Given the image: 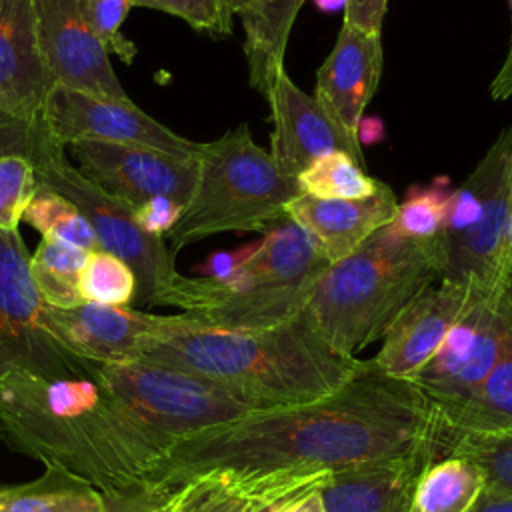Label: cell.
<instances>
[{
    "mask_svg": "<svg viewBox=\"0 0 512 512\" xmlns=\"http://www.w3.org/2000/svg\"><path fill=\"white\" fill-rule=\"evenodd\" d=\"M442 454L438 424L412 382L358 368L330 394L292 406L262 408L174 442L148 482L178 488L200 476L290 480Z\"/></svg>",
    "mask_w": 512,
    "mask_h": 512,
    "instance_id": "cell-1",
    "label": "cell"
},
{
    "mask_svg": "<svg viewBox=\"0 0 512 512\" xmlns=\"http://www.w3.org/2000/svg\"><path fill=\"white\" fill-rule=\"evenodd\" d=\"M0 440L100 492L146 480L160 460V450L92 372L74 378L8 372L0 378Z\"/></svg>",
    "mask_w": 512,
    "mask_h": 512,
    "instance_id": "cell-2",
    "label": "cell"
},
{
    "mask_svg": "<svg viewBox=\"0 0 512 512\" xmlns=\"http://www.w3.org/2000/svg\"><path fill=\"white\" fill-rule=\"evenodd\" d=\"M142 358L218 382L258 410L326 396L360 364V358L336 354L306 310L272 328H228L184 312L162 314Z\"/></svg>",
    "mask_w": 512,
    "mask_h": 512,
    "instance_id": "cell-3",
    "label": "cell"
},
{
    "mask_svg": "<svg viewBox=\"0 0 512 512\" xmlns=\"http://www.w3.org/2000/svg\"><path fill=\"white\" fill-rule=\"evenodd\" d=\"M444 242L412 240L380 228L352 254L326 266L316 278L306 314L336 352H356L382 340L394 318L434 280H440Z\"/></svg>",
    "mask_w": 512,
    "mask_h": 512,
    "instance_id": "cell-4",
    "label": "cell"
},
{
    "mask_svg": "<svg viewBox=\"0 0 512 512\" xmlns=\"http://www.w3.org/2000/svg\"><path fill=\"white\" fill-rule=\"evenodd\" d=\"M30 162L42 184L72 200L88 218L98 248L124 260L136 276L134 304L172 306L184 314L206 310L218 296L220 284L200 276H184L174 264V250L164 238L148 234L136 220L134 208L110 196L82 176L50 134L46 120L38 124Z\"/></svg>",
    "mask_w": 512,
    "mask_h": 512,
    "instance_id": "cell-5",
    "label": "cell"
},
{
    "mask_svg": "<svg viewBox=\"0 0 512 512\" xmlns=\"http://www.w3.org/2000/svg\"><path fill=\"white\" fill-rule=\"evenodd\" d=\"M300 194L298 180L278 170L270 150L242 122L212 142H200L198 180L168 232L170 246L180 250L222 232H268Z\"/></svg>",
    "mask_w": 512,
    "mask_h": 512,
    "instance_id": "cell-6",
    "label": "cell"
},
{
    "mask_svg": "<svg viewBox=\"0 0 512 512\" xmlns=\"http://www.w3.org/2000/svg\"><path fill=\"white\" fill-rule=\"evenodd\" d=\"M92 376L152 440L160 456L182 438L258 410L218 382L146 358L94 364Z\"/></svg>",
    "mask_w": 512,
    "mask_h": 512,
    "instance_id": "cell-7",
    "label": "cell"
},
{
    "mask_svg": "<svg viewBox=\"0 0 512 512\" xmlns=\"http://www.w3.org/2000/svg\"><path fill=\"white\" fill-rule=\"evenodd\" d=\"M506 276L490 286L472 288L464 312L438 352L412 380L430 404L442 434H448L472 404L500 356L508 330Z\"/></svg>",
    "mask_w": 512,
    "mask_h": 512,
    "instance_id": "cell-8",
    "label": "cell"
},
{
    "mask_svg": "<svg viewBox=\"0 0 512 512\" xmlns=\"http://www.w3.org/2000/svg\"><path fill=\"white\" fill-rule=\"evenodd\" d=\"M328 260L288 216L264 236L250 260L226 282V318L242 328H270L304 312L316 278Z\"/></svg>",
    "mask_w": 512,
    "mask_h": 512,
    "instance_id": "cell-9",
    "label": "cell"
},
{
    "mask_svg": "<svg viewBox=\"0 0 512 512\" xmlns=\"http://www.w3.org/2000/svg\"><path fill=\"white\" fill-rule=\"evenodd\" d=\"M42 312L20 232L0 230V378L14 370L44 378L88 376L94 364L66 352L44 328Z\"/></svg>",
    "mask_w": 512,
    "mask_h": 512,
    "instance_id": "cell-10",
    "label": "cell"
},
{
    "mask_svg": "<svg viewBox=\"0 0 512 512\" xmlns=\"http://www.w3.org/2000/svg\"><path fill=\"white\" fill-rule=\"evenodd\" d=\"M66 148L82 176L132 208L160 196L186 206L198 180V158L98 140H78Z\"/></svg>",
    "mask_w": 512,
    "mask_h": 512,
    "instance_id": "cell-11",
    "label": "cell"
},
{
    "mask_svg": "<svg viewBox=\"0 0 512 512\" xmlns=\"http://www.w3.org/2000/svg\"><path fill=\"white\" fill-rule=\"evenodd\" d=\"M488 184L480 218L458 236H442L444 264L440 280L468 286H490L512 266L506 250L512 206V124L506 126L484 154Z\"/></svg>",
    "mask_w": 512,
    "mask_h": 512,
    "instance_id": "cell-12",
    "label": "cell"
},
{
    "mask_svg": "<svg viewBox=\"0 0 512 512\" xmlns=\"http://www.w3.org/2000/svg\"><path fill=\"white\" fill-rule=\"evenodd\" d=\"M44 120L64 148L78 140H98L146 146L184 158H198L200 152V142L176 134L132 100H110L56 86L48 96Z\"/></svg>",
    "mask_w": 512,
    "mask_h": 512,
    "instance_id": "cell-13",
    "label": "cell"
},
{
    "mask_svg": "<svg viewBox=\"0 0 512 512\" xmlns=\"http://www.w3.org/2000/svg\"><path fill=\"white\" fill-rule=\"evenodd\" d=\"M38 46L54 88L130 100L110 54L94 36L82 0H32Z\"/></svg>",
    "mask_w": 512,
    "mask_h": 512,
    "instance_id": "cell-14",
    "label": "cell"
},
{
    "mask_svg": "<svg viewBox=\"0 0 512 512\" xmlns=\"http://www.w3.org/2000/svg\"><path fill=\"white\" fill-rule=\"evenodd\" d=\"M272 116L270 156L278 170L296 178L314 160L330 152H346L362 168L364 152L358 140L340 128L322 104L306 94L288 74L280 70L266 90Z\"/></svg>",
    "mask_w": 512,
    "mask_h": 512,
    "instance_id": "cell-15",
    "label": "cell"
},
{
    "mask_svg": "<svg viewBox=\"0 0 512 512\" xmlns=\"http://www.w3.org/2000/svg\"><path fill=\"white\" fill-rule=\"evenodd\" d=\"M162 314L132 306L82 302L70 308L44 304L42 320L50 336L72 356L90 364L140 360L160 326Z\"/></svg>",
    "mask_w": 512,
    "mask_h": 512,
    "instance_id": "cell-16",
    "label": "cell"
},
{
    "mask_svg": "<svg viewBox=\"0 0 512 512\" xmlns=\"http://www.w3.org/2000/svg\"><path fill=\"white\" fill-rule=\"evenodd\" d=\"M472 288L440 280L420 292L384 332L382 346L372 358L376 366L392 378L412 382L434 358L448 330L464 312Z\"/></svg>",
    "mask_w": 512,
    "mask_h": 512,
    "instance_id": "cell-17",
    "label": "cell"
},
{
    "mask_svg": "<svg viewBox=\"0 0 512 512\" xmlns=\"http://www.w3.org/2000/svg\"><path fill=\"white\" fill-rule=\"evenodd\" d=\"M380 38L382 34H366L342 22L336 44L316 74L314 98L354 138L382 76Z\"/></svg>",
    "mask_w": 512,
    "mask_h": 512,
    "instance_id": "cell-18",
    "label": "cell"
},
{
    "mask_svg": "<svg viewBox=\"0 0 512 512\" xmlns=\"http://www.w3.org/2000/svg\"><path fill=\"white\" fill-rule=\"evenodd\" d=\"M398 200L390 186L380 182L368 198L336 200L300 194L292 198L284 214L308 232L328 264L352 254L374 232L388 226Z\"/></svg>",
    "mask_w": 512,
    "mask_h": 512,
    "instance_id": "cell-19",
    "label": "cell"
},
{
    "mask_svg": "<svg viewBox=\"0 0 512 512\" xmlns=\"http://www.w3.org/2000/svg\"><path fill=\"white\" fill-rule=\"evenodd\" d=\"M54 84L44 66L32 0H0V102L18 118H44Z\"/></svg>",
    "mask_w": 512,
    "mask_h": 512,
    "instance_id": "cell-20",
    "label": "cell"
},
{
    "mask_svg": "<svg viewBox=\"0 0 512 512\" xmlns=\"http://www.w3.org/2000/svg\"><path fill=\"white\" fill-rule=\"evenodd\" d=\"M434 456L440 454L422 452L332 474L322 484L326 512H408L414 480Z\"/></svg>",
    "mask_w": 512,
    "mask_h": 512,
    "instance_id": "cell-21",
    "label": "cell"
},
{
    "mask_svg": "<svg viewBox=\"0 0 512 512\" xmlns=\"http://www.w3.org/2000/svg\"><path fill=\"white\" fill-rule=\"evenodd\" d=\"M306 0H248L236 14L244 28L248 82L266 94L274 76L284 70V54L292 24Z\"/></svg>",
    "mask_w": 512,
    "mask_h": 512,
    "instance_id": "cell-22",
    "label": "cell"
},
{
    "mask_svg": "<svg viewBox=\"0 0 512 512\" xmlns=\"http://www.w3.org/2000/svg\"><path fill=\"white\" fill-rule=\"evenodd\" d=\"M484 484V472L468 456L458 452L434 456L414 480L408 512H468Z\"/></svg>",
    "mask_w": 512,
    "mask_h": 512,
    "instance_id": "cell-23",
    "label": "cell"
},
{
    "mask_svg": "<svg viewBox=\"0 0 512 512\" xmlns=\"http://www.w3.org/2000/svg\"><path fill=\"white\" fill-rule=\"evenodd\" d=\"M100 490L56 464L24 484L0 486V512H102Z\"/></svg>",
    "mask_w": 512,
    "mask_h": 512,
    "instance_id": "cell-24",
    "label": "cell"
},
{
    "mask_svg": "<svg viewBox=\"0 0 512 512\" xmlns=\"http://www.w3.org/2000/svg\"><path fill=\"white\" fill-rule=\"evenodd\" d=\"M508 330L500 356L472 404L464 410L448 434L446 446L458 436L498 434L512 430V266L506 276ZM448 450V448H446Z\"/></svg>",
    "mask_w": 512,
    "mask_h": 512,
    "instance_id": "cell-25",
    "label": "cell"
},
{
    "mask_svg": "<svg viewBox=\"0 0 512 512\" xmlns=\"http://www.w3.org/2000/svg\"><path fill=\"white\" fill-rule=\"evenodd\" d=\"M318 478L328 476L290 480H240L218 474L200 476L176 488L168 512H252L254 506L270 494Z\"/></svg>",
    "mask_w": 512,
    "mask_h": 512,
    "instance_id": "cell-26",
    "label": "cell"
},
{
    "mask_svg": "<svg viewBox=\"0 0 512 512\" xmlns=\"http://www.w3.org/2000/svg\"><path fill=\"white\" fill-rule=\"evenodd\" d=\"M88 250L72 244L42 238L34 254H30V274L44 304L54 308H70L82 304L78 282Z\"/></svg>",
    "mask_w": 512,
    "mask_h": 512,
    "instance_id": "cell-27",
    "label": "cell"
},
{
    "mask_svg": "<svg viewBox=\"0 0 512 512\" xmlns=\"http://www.w3.org/2000/svg\"><path fill=\"white\" fill-rule=\"evenodd\" d=\"M22 222L42 234V238L60 240L82 250L98 248L94 230L82 210L58 190L40 182Z\"/></svg>",
    "mask_w": 512,
    "mask_h": 512,
    "instance_id": "cell-28",
    "label": "cell"
},
{
    "mask_svg": "<svg viewBox=\"0 0 512 512\" xmlns=\"http://www.w3.org/2000/svg\"><path fill=\"white\" fill-rule=\"evenodd\" d=\"M296 180L302 194L336 200L368 198L380 186V182L370 178L346 152H330L320 156L306 170H302Z\"/></svg>",
    "mask_w": 512,
    "mask_h": 512,
    "instance_id": "cell-29",
    "label": "cell"
},
{
    "mask_svg": "<svg viewBox=\"0 0 512 512\" xmlns=\"http://www.w3.org/2000/svg\"><path fill=\"white\" fill-rule=\"evenodd\" d=\"M448 180H436L430 186L408 188L402 202H398L392 222L386 226L396 236L412 240L436 238L446 220L448 204L452 192L448 190Z\"/></svg>",
    "mask_w": 512,
    "mask_h": 512,
    "instance_id": "cell-30",
    "label": "cell"
},
{
    "mask_svg": "<svg viewBox=\"0 0 512 512\" xmlns=\"http://www.w3.org/2000/svg\"><path fill=\"white\" fill-rule=\"evenodd\" d=\"M78 292L82 302L130 306L136 296V276L124 260L102 248H94L82 266Z\"/></svg>",
    "mask_w": 512,
    "mask_h": 512,
    "instance_id": "cell-31",
    "label": "cell"
},
{
    "mask_svg": "<svg viewBox=\"0 0 512 512\" xmlns=\"http://www.w3.org/2000/svg\"><path fill=\"white\" fill-rule=\"evenodd\" d=\"M446 452L468 456L484 472L486 486L512 494V430L458 436L450 442Z\"/></svg>",
    "mask_w": 512,
    "mask_h": 512,
    "instance_id": "cell-32",
    "label": "cell"
},
{
    "mask_svg": "<svg viewBox=\"0 0 512 512\" xmlns=\"http://www.w3.org/2000/svg\"><path fill=\"white\" fill-rule=\"evenodd\" d=\"M38 186L40 178L30 158L20 154L0 158V230L20 232V222Z\"/></svg>",
    "mask_w": 512,
    "mask_h": 512,
    "instance_id": "cell-33",
    "label": "cell"
},
{
    "mask_svg": "<svg viewBox=\"0 0 512 512\" xmlns=\"http://www.w3.org/2000/svg\"><path fill=\"white\" fill-rule=\"evenodd\" d=\"M136 8H150L166 12L184 20L190 28L212 36L232 32V4L230 0H130Z\"/></svg>",
    "mask_w": 512,
    "mask_h": 512,
    "instance_id": "cell-34",
    "label": "cell"
},
{
    "mask_svg": "<svg viewBox=\"0 0 512 512\" xmlns=\"http://www.w3.org/2000/svg\"><path fill=\"white\" fill-rule=\"evenodd\" d=\"M88 24L98 42L122 62H134L138 48L122 34V24L134 8L130 0H82Z\"/></svg>",
    "mask_w": 512,
    "mask_h": 512,
    "instance_id": "cell-35",
    "label": "cell"
},
{
    "mask_svg": "<svg viewBox=\"0 0 512 512\" xmlns=\"http://www.w3.org/2000/svg\"><path fill=\"white\" fill-rule=\"evenodd\" d=\"M100 494L104 500L102 512H168L176 488H164L160 484L140 480Z\"/></svg>",
    "mask_w": 512,
    "mask_h": 512,
    "instance_id": "cell-36",
    "label": "cell"
},
{
    "mask_svg": "<svg viewBox=\"0 0 512 512\" xmlns=\"http://www.w3.org/2000/svg\"><path fill=\"white\" fill-rule=\"evenodd\" d=\"M42 120H36V122L22 120L0 102V158L8 154H20L28 158L38 124Z\"/></svg>",
    "mask_w": 512,
    "mask_h": 512,
    "instance_id": "cell-37",
    "label": "cell"
},
{
    "mask_svg": "<svg viewBox=\"0 0 512 512\" xmlns=\"http://www.w3.org/2000/svg\"><path fill=\"white\" fill-rule=\"evenodd\" d=\"M258 244H260V240H254V242H248V244H244L236 250H230V252H214L204 262L194 266V270L198 272L200 278H208V280L226 284L250 260V256L258 248Z\"/></svg>",
    "mask_w": 512,
    "mask_h": 512,
    "instance_id": "cell-38",
    "label": "cell"
},
{
    "mask_svg": "<svg viewBox=\"0 0 512 512\" xmlns=\"http://www.w3.org/2000/svg\"><path fill=\"white\" fill-rule=\"evenodd\" d=\"M182 210H184V206H180L178 202L160 196V198H152L146 204L134 208V214H136L138 224L148 234L164 238V236H168V232L178 222Z\"/></svg>",
    "mask_w": 512,
    "mask_h": 512,
    "instance_id": "cell-39",
    "label": "cell"
},
{
    "mask_svg": "<svg viewBox=\"0 0 512 512\" xmlns=\"http://www.w3.org/2000/svg\"><path fill=\"white\" fill-rule=\"evenodd\" d=\"M386 8L388 0H348L344 24L366 34H382Z\"/></svg>",
    "mask_w": 512,
    "mask_h": 512,
    "instance_id": "cell-40",
    "label": "cell"
},
{
    "mask_svg": "<svg viewBox=\"0 0 512 512\" xmlns=\"http://www.w3.org/2000/svg\"><path fill=\"white\" fill-rule=\"evenodd\" d=\"M322 484H310L294 492L278 512H326V504L322 498Z\"/></svg>",
    "mask_w": 512,
    "mask_h": 512,
    "instance_id": "cell-41",
    "label": "cell"
},
{
    "mask_svg": "<svg viewBox=\"0 0 512 512\" xmlns=\"http://www.w3.org/2000/svg\"><path fill=\"white\" fill-rule=\"evenodd\" d=\"M468 512H512V494L484 484V490Z\"/></svg>",
    "mask_w": 512,
    "mask_h": 512,
    "instance_id": "cell-42",
    "label": "cell"
},
{
    "mask_svg": "<svg viewBox=\"0 0 512 512\" xmlns=\"http://www.w3.org/2000/svg\"><path fill=\"white\" fill-rule=\"evenodd\" d=\"M508 4H510V14H512V0H508ZM490 96H492V100H508L512 96V36H510L508 54L490 84Z\"/></svg>",
    "mask_w": 512,
    "mask_h": 512,
    "instance_id": "cell-43",
    "label": "cell"
},
{
    "mask_svg": "<svg viewBox=\"0 0 512 512\" xmlns=\"http://www.w3.org/2000/svg\"><path fill=\"white\" fill-rule=\"evenodd\" d=\"M386 130H384V122L378 116H362L356 128V140L360 146H372L380 140H384Z\"/></svg>",
    "mask_w": 512,
    "mask_h": 512,
    "instance_id": "cell-44",
    "label": "cell"
},
{
    "mask_svg": "<svg viewBox=\"0 0 512 512\" xmlns=\"http://www.w3.org/2000/svg\"><path fill=\"white\" fill-rule=\"evenodd\" d=\"M330 478V476H328ZM328 478H318V480H310V482H302V484H296V486H290V488H284V490H280V492H274V494H270L268 498H264L260 504H256L254 506V510L252 512H278L280 508H282V504L294 494V492H298L300 488H304V486H310V484H320V482H326Z\"/></svg>",
    "mask_w": 512,
    "mask_h": 512,
    "instance_id": "cell-45",
    "label": "cell"
},
{
    "mask_svg": "<svg viewBox=\"0 0 512 512\" xmlns=\"http://www.w3.org/2000/svg\"><path fill=\"white\" fill-rule=\"evenodd\" d=\"M314 4L320 12H338V10H346L348 0H314Z\"/></svg>",
    "mask_w": 512,
    "mask_h": 512,
    "instance_id": "cell-46",
    "label": "cell"
},
{
    "mask_svg": "<svg viewBox=\"0 0 512 512\" xmlns=\"http://www.w3.org/2000/svg\"><path fill=\"white\" fill-rule=\"evenodd\" d=\"M506 250L512 254V206H510V220H508V236H506Z\"/></svg>",
    "mask_w": 512,
    "mask_h": 512,
    "instance_id": "cell-47",
    "label": "cell"
},
{
    "mask_svg": "<svg viewBox=\"0 0 512 512\" xmlns=\"http://www.w3.org/2000/svg\"><path fill=\"white\" fill-rule=\"evenodd\" d=\"M230 4H232V0H230ZM232 10H234V8H232Z\"/></svg>",
    "mask_w": 512,
    "mask_h": 512,
    "instance_id": "cell-48",
    "label": "cell"
}]
</instances>
